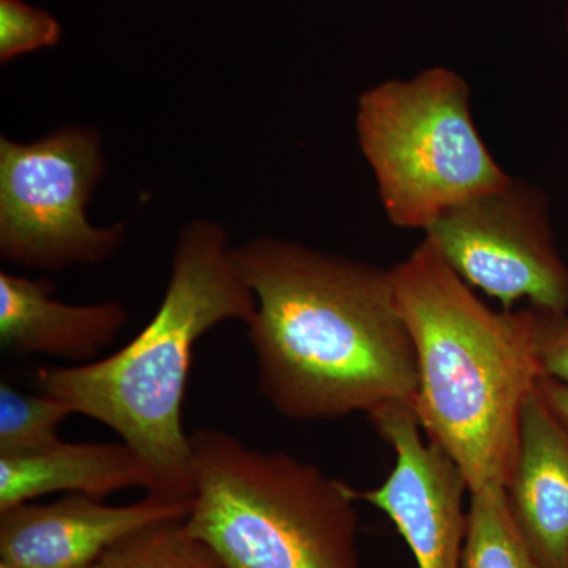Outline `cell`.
Masks as SVG:
<instances>
[{"label": "cell", "instance_id": "cell-1", "mask_svg": "<svg viewBox=\"0 0 568 568\" xmlns=\"http://www.w3.org/2000/svg\"><path fill=\"white\" fill-rule=\"evenodd\" d=\"M256 298L248 339L261 394L293 420L416 405L413 339L390 268L256 239L234 250Z\"/></svg>", "mask_w": 568, "mask_h": 568}, {"label": "cell", "instance_id": "cell-2", "mask_svg": "<svg viewBox=\"0 0 568 568\" xmlns=\"http://www.w3.org/2000/svg\"><path fill=\"white\" fill-rule=\"evenodd\" d=\"M390 278L416 351L414 410L426 437L457 463L469 493L506 487L540 376L536 310L489 308L426 239Z\"/></svg>", "mask_w": 568, "mask_h": 568}, {"label": "cell", "instance_id": "cell-3", "mask_svg": "<svg viewBox=\"0 0 568 568\" xmlns=\"http://www.w3.org/2000/svg\"><path fill=\"white\" fill-rule=\"evenodd\" d=\"M256 298L219 224L196 222L175 246L170 284L151 323L118 353L84 365L41 368L40 394L106 425L155 477V495L192 499L183 402L197 339L224 321L248 324Z\"/></svg>", "mask_w": 568, "mask_h": 568}, {"label": "cell", "instance_id": "cell-4", "mask_svg": "<svg viewBox=\"0 0 568 568\" xmlns=\"http://www.w3.org/2000/svg\"><path fill=\"white\" fill-rule=\"evenodd\" d=\"M193 507L186 528L226 568H361L354 488L233 433H190Z\"/></svg>", "mask_w": 568, "mask_h": 568}, {"label": "cell", "instance_id": "cell-5", "mask_svg": "<svg viewBox=\"0 0 568 568\" xmlns=\"http://www.w3.org/2000/svg\"><path fill=\"white\" fill-rule=\"evenodd\" d=\"M358 144L392 224L425 231L511 175L481 140L469 84L448 67L388 80L358 99Z\"/></svg>", "mask_w": 568, "mask_h": 568}, {"label": "cell", "instance_id": "cell-6", "mask_svg": "<svg viewBox=\"0 0 568 568\" xmlns=\"http://www.w3.org/2000/svg\"><path fill=\"white\" fill-rule=\"evenodd\" d=\"M95 134L69 129L32 144L0 141V253L43 271L106 260L123 227H93L85 204L100 175Z\"/></svg>", "mask_w": 568, "mask_h": 568}, {"label": "cell", "instance_id": "cell-7", "mask_svg": "<svg viewBox=\"0 0 568 568\" xmlns=\"http://www.w3.org/2000/svg\"><path fill=\"white\" fill-rule=\"evenodd\" d=\"M425 239L473 290L514 310L568 313V265L560 256L547 197L528 182L510 181L444 213Z\"/></svg>", "mask_w": 568, "mask_h": 568}, {"label": "cell", "instance_id": "cell-8", "mask_svg": "<svg viewBox=\"0 0 568 568\" xmlns=\"http://www.w3.org/2000/svg\"><path fill=\"white\" fill-rule=\"evenodd\" d=\"M366 416L394 450L395 466L381 487L354 489L355 499L392 519L418 568H463L469 487L462 469L443 447L424 439L413 406L386 403Z\"/></svg>", "mask_w": 568, "mask_h": 568}, {"label": "cell", "instance_id": "cell-9", "mask_svg": "<svg viewBox=\"0 0 568 568\" xmlns=\"http://www.w3.org/2000/svg\"><path fill=\"white\" fill-rule=\"evenodd\" d=\"M192 499L148 493L126 506L67 495L0 514V560L17 568H91L104 552L156 523L189 518Z\"/></svg>", "mask_w": 568, "mask_h": 568}, {"label": "cell", "instance_id": "cell-10", "mask_svg": "<svg viewBox=\"0 0 568 568\" xmlns=\"http://www.w3.org/2000/svg\"><path fill=\"white\" fill-rule=\"evenodd\" d=\"M508 510L541 568H568V436L537 386L523 406Z\"/></svg>", "mask_w": 568, "mask_h": 568}, {"label": "cell", "instance_id": "cell-11", "mask_svg": "<svg viewBox=\"0 0 568 568\" xmlns=\"http://www.w3.org/2000/svg\"><path fill=\"white\" fill-rule=\"evenodd\" d=\"M50 280L0 274V346L6 353L50 355L91 364L126 323L121 302L70 305L54 301Z\"/></svg>", "mask_w": 568, "mask_h": 568}, {"label": "cell", "instance_id": "cell-12", "mask_svg": "<svg viewBox=\"0 0 568 568\" xmlns=\"http://www.w3.org/2000/svg\"><path fill=\"white\" fill-rule=\"evenodd\" d=\"M155 491L151 467L125 443H67L36 457L0 459V514L52 493L104 497Z\"/></svg>", "mask_w": 568, "mask_h": 568}, {"label": "cell", "instance_id": "cell-13", "mask_svg": "<svg viewBox=\"0 0 568 568\" xmlns=\"http://www.w3.org/2000/svg\"><path fill=\"white\" fill-rule=\"evenodd\" d=\"M463 568H541L511 518L506 489L469 493Z\"/></svg>", "mask_w": 568, "mask_h": 568}, {"label": "cell", "instance_id": "cell-14", "mask_svg": "<svg viewBox=\"0 0 568 568\" xmlns=\"http://www.w3.org/2000/svg\"><path fill=\"white\" fill-rule=\"evenodd\" d=\"M73 416L69 406L44 394L29 395L0 384V459L36 457L61 446L59 426Z\"/></svg>", "mask_w": 568, "mask_h": 568}, {"label": "cell", "instance_id": "cell-15", "mask_svg": "<svg viewBox=\"0 0 568 568\" xmlns=\"http://www.w3.org/2000/svg\"><path fill=\"white\" fill-rule=\"evenodd\" d=\"M91 568H226L186 528L185 519L156 523L123 538Z\"/></svg>", "mask_w": 568, "mask_h": 568}, {"label": "cell", "instance_id": "cell-16", "mask_svg": "<svg viewBox=\"0 0 568 568\" xmlns=\"http://www.w3.org/2000/svg\"><path fill=\"white\" fill-rule=\"evenodd\" d=\"M61 37V26L47 11L21 0H0V59L3 62L52 47Z\"/></svg>", "mask_w": 568, "mask_h": 568}, {"label": "cell", "instance_id": "cell-17", "mask_svg": "<svg viewBox=\"0 0 568 568\" xmlns=\"http://www.w3.org/2000/svg\"><path fill=\"white\" fill-rule=\"evenodd\" d=\"M534 347L540 376L568 386V313L537 312Z\"/></svg>", "mask_w": 568, "mask_h": 568}, {"label": "cell", "instance_id": "cell-18", "mask_svg": "<svg viewBox=\"0 0 568 568\" xmlns=\"http://www.w3.org/2000/svg\"><path fill=\"white\" fill-rule=\"evenodd\" d=\"M537 390L568 436V386L547 376H538Z\"/></svg>", "mask_w": 568, "mask_h": 568}, {"label": "cell", "instance_id": "cell-19", "mask_svg": "<svg viewBox=\"0 0 568 568\" xmlns=\"http://www.w3.org/2000/svg\"><path fill=\"white\" fill-rule=\"evenodd\" d=\"M564 29L568 36V0H566V7H564Z\"/></svg>", "mask_w": 568, "mask_h": 568}, {"label": "cell", "instance_id": "cell-20", "mask_svg": "<svg viewBox=\"0 0 568 568\" xmlns=\"http://www.w3.org/2000/svg\"><path fill=\"white\" fill-rule=\"evenodd\" d=\"M0 568H17L11 566V564L6 562V560H0Z\"/></svg>", "mask_w": 568, "mask_h": 568}]
</instances>
